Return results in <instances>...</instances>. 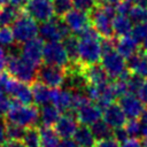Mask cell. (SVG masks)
I'll return each mask as SVG.
<instances>
[{
  "label": "cell",
  "instance_id": "1",
  "mask_svg": "<svg viewBox=\"0 0 147 147\" xmlns=\"http://www.w3.org/2000/svg\"><path fill=\"white\" fill-rule=\"evenodd\" d=\"M99 32L93 28H86L78 34V62L84 67L98 63L102 56Z\"/></svg>",
  "mask_w": 147,
  "mask_h": 147
},
{
  "label": "cell",
  "instance_id": "2",
  "mask_svg": "<svg viewBox=\"0 0 147 147\" xmlns=\"http://www.w3.org/2000/svg\"><path fill=\"white\" fill-rule=\"evenodd\" d=\"M116 6L113 5H96L90 11V20L92 26L103 38H113V21L116 16Z\"/></svg>",
  "mask_w": 147,
  "mask_h": 147
},
{
  "label": "cell",
  "instance_id": "3",
  "mask_svg": "<svg viewBox=\"0 0 147 147\" xmlns=\"http://www.w3.org/2000/svg\"><path fill=\"white\" fill-rule=\"evenodd\" d=\"M5 121L9 124L20 125L22 127L37 126L39 121V109L33 105H23L16 101H11V106L5 116Z\"/></svg>",
  "mask_w": 147,
  "mask_h": 147
},
{
  "label": "cell",
  "instance_id": "4",
  "mask_svg": "<svg viewBox=\"0 0 147 147\" xmlns=\"http://www.w3.org/2000/svg\"><path fill=\"white\" fill-rule=\"evenodd\" d=\"M6 69L8 75L18 82L31 85L37 80V67L23 59L21 54H9Z\"/></svg>",
  "mask_w": 147,
  "mask_h": 147
},
{
  "label": "cell",
  "instance_id": "5",
  "mask_svg": "<svg viewBox=\"0 0 147 147\" xmlns=\"http://www.w3.org/2000/svg\"><path fill=\"white\" fill-rule=\"evenodd\" d=\"M11 25L15 40L20 44H24L39 34V26L37 22L26 13L22 11V14Z\"/></svg>",
  "mask_w": 147,
  "mask_h": 147
},
{
  "label": "cell",
  "instance_id": "6",
  "mask_svg": "<svg viewBox=\"0 0 147 147\" xmlns=\"http://www.w3.org/2000/svg\"><path fill=\"white\" fill-rule=\"evenodd\" d=\"M72 34L69 28L65 25L63 20H49L41 23L39 26V37L47 42L52 41H62L67 37Z\"/></svg>",
  "mask_w": 147,
  "mask_h": 147
},
{
  "label": "cell",
  "instance_id": "7",
  "mask_svg": "<svg viewBox=\"0 0 147 147\" xmlns=\"http://www.w3.org/2000/svg\"><path fill=\"white\" fill-rule=\"evenodd\" d=\"M65 76H67V68L45 63L40 65L38 69L37 80L51 88H57L63 86Z\"/></svg>",
  "mask_w": 147,
  "mask_h": 147
},
{
  "label": "cell",
  "instance_id": "8",
  "mask_svg": "<svg viewBox=\"0 0 147 147\" xmlns=\"http://www.w3.org/2000/svg\"><path fill=\"white\" fill-rule=\"evenodd\" d=\"M42 61L46 64L67 68L70 64L69 55L62 41H52L44 45Z\"/></svg>",
  "mask_w": 147,
  "mask_h": 147
},
{
  "label": "cell",
  "instance_id": "9",
  "mask_svg": "<svg viewBox=\"0 0 147 147\" xmlns=\"http://www.w3.org/2000/svg\"><path fill=\"white\" fill-rule=\"evenodd\" d=\"M101 65L111 79H117L123 72L127 70L126 59H124L116 49H110L102 53Z\"/></svg>",
  "mask_w": 147,
  "mask_h": 147
},
{
  "label": "cell",
  "instance_id": "10",
  "mask_svg": "<svg viewBox=\"0 0 147 147\" xmlns=\"http://www.w3.org/2000/svg\"><path fill=\"white\" fill-rule=\"evenodd\" d=\"M5 92L9 94L14 101L23 103V105H32L33 102V94L31 85L18 82L13 77L9 78L7 85L5 87Z\"/></svg>",
  "mask_w": 147,
  "mask_h": 147
},
{
  "label": "cell",
  "instance_id": "11",
  "mask_svg": "<svg viewBox=\"0 0 147 147\" xmlns=\"http://www.w3.org/2000/svg\"><path fill=\"white\" fill-rule=\"evenodd\" d=\"M25 13L36 22L44 23L54 17V10L51 1L46 0H30L24 8Z\"/></svg>",
  "mask_w": 147,
  "mask_h": 147
},
{
  "label": "cell",
  "instance_id": "12",
  "mask_svg": "<svg viewBox=\"0 0 147 147\" xmlns=\"http://www.w3.org/2000/svg\"><path fill=\"white\" fill-rule=\"evenodd\" d=\"M44 40L39 38H33L21 46L20 54L23 59L36 67H40L42 61V52H44Z\"/></svg>",
  "mask_w": 147,
  "mask_h": 147
},
{
  "label": "cell",
  "instance_id": "13",
  "mask_svg": "<svg viewBox=\"0 0 147 147\" xmlns=\"http://www.w3.org/2000/svg\"><path fill=\"white\" fill-rule=\"evenodd\" d=\"M63 22L69 28L72 34H80L86 28L90 26V14L80 9H71L63 17Z\"/></svg>",
  "mask_w": 147,
  "mask_h": 147
},
{
  "label": "cell",
  "instance_id": "14",
  "mask_svg": "<svg viewBox=\"0 0 147 147\" xmlns=\"http://www.w3.org/2000/svg\"><path fill=\"white\" fill-rule=\"evenodd\" d=\"M119 107L124 111L126 118L133 119L140 117V115L144 113L145 107L144 102L133 93H126L119 98L118 102Z\"/></svg>",
  "mask_w": 147,
  "mask_h": 147
},
{
  "label": "cell",
  "instance_id": "15",
  "mask_svg": "<svg viewBox=\"0 0 147 147\" xmlns=\"http://www.w3.org/2000/svg\"><path fill=\"white\" fill-rule=\"evenodd\" d=\"M76 116L82 125L91 126L102 117V108L95 102H88L76 111Z\"/></svg>",
  "mask_w": 147,
  "mask_h": 147
},
{
  "label": "cell",
  "instance_id": "16",
  "mask_svg": "<svg viewBox=\"0 0 147 147\" xmlns=\"http://www.w3.org/2000/svg\"><path fill=\"white\" fill-rule=\"evenodd\" d=\"M77 129H78V119L77 116L71 111L61 115L55 124V131L62 139L74 137Z\"/></svg>",
  "mask_w": 147,
  "mask_h": 147
},
{
  "label": "cell",
  "instance_id": "17",
  "mask_svg": "<svg viewBox=\"0 0 147 147\" xmlns=\"http://www.w3.org/2000/svg\"><path fill=\"white\" fill-rule=\"evenodd\" d=\"M102 118L113 130L123 127L127 119L119 105L116 103H111L102 109Z\"/></svg>",
  "mask_w": 147,
  "mask_h": 147
},
{
  "label": "cell",
  "instance_id": "18",
  "mask_svg": "<svg viewBox=\"0 0 147 147\" xmlns=\"http://www.w3.org/2000/svg\"><path fill=\"white\" fill-rule=\"evenodd\" d=\"M60 111H72V91L67 88H52V101Z\"/></svg>",
  "mask_w": 147,
  "mask_h": 147
},
{
  "label": "cell",
  "instance_id": "19",
  "mask_svg": "<svg viewBox=\"0 0 147 147\" xmlns=\"http://www.w3.org/2000/svg\"><path fill=\"white\" fill-rule=\"evenodd\" d=\"M138 44L139 42L131 34H127V36L118 37V39L115 41V48L124 59L127 60L129 57H131L132 55L139 52Z\"/></svg>",
  "mask_w": 147,
  "mask_h": 147
},
{
  "label": "cell",
  "instance_id": "20",
  "mask_svg": "<svg viewBox=\"0 0 147 147\" xmlns=\"http://www.w3.org/2000/svg\"><path fill=\"white\" fill-rule=\"evenodd\" d=\"M127 69L132 74H137L144 78H147V53L142 49L126 60Z\"/></svg>",
  "mask_w": 147,
  "mask_h": 147
},
{
  "label": "cell",
  "instance_id": "21",
  "mask_svg": "<svg viewBox=\"0 0 147 147\" xmlns=\"http://www.w3.org/2000/svg\"><path fill=\"white\" fill-rule=\"evenodd\" d=\"M84 75L87 79V83L91 85H101L108 82V75L105 71L103 67L99 63L90 64L84 67Z\"/></svg>",
  "mask_w": 147,
  "mask_h": 147
},
{
  "label": "cell",
  "instance_id": "22",
  "mask_svg": "<svg viewBox=\"0 0 147 147\" xmlns=\"http://www.w3.org/2000/svg\"><path fill=\"white\" fill-rule=\"evenodd\" d=\"M32 94H33V102L37 106H45L52 101V88L46 86L45 84L36 80L31 84Z\"/></svg>",
  "mask_w": 147,
  "mask_h": 147
},
{
  "label": "cell",
  "instance_id": "23",
  "mask_svg": "<svg viewBox=\"0 0 147 147\" xmlns=\"http://www.w3.org/2000/svg\"><path fill=\"white\" fill-rule=\"evenodd\" d=\"M60 110L54 105H45L41 106L39 110V121L42 126L52 127L56 124V122L60 118Z\"/></svg>",
  "mask_w": 147,
  "mask_h": 147
},
{
  "label": "cell",
  "instance_id": "24",
  "mask_svg": "<svg viewBox=\"0 0 147 147\" xmlns=\"http://www.w3.org/2000/svg\"><path fill=\"white\" fill-rule=\"evenodd\" d=\"M74 140L78 145V147H95L96 140L92 133L91 127L86 125L78 126L74 134Z\"/></svg>",
  "mask_w": 147,
  "mask_h": 147
},
{
  "label": "cell",
  "instance_id": "25",
  "mask_svg": "<svg viewBox=\"0 0 147 147\" xmlns=\"http://www.w3.org/2000/svg\"><path fill=\"white\" fill-rule=\"evenodd\" d=\"M132 22L127 15H116L113 21V30L114 34L117 37H123L131 34L132 31Z\"/></svg>",
  "mask_w": 147,
  "mask_h": 147
},
{
  "label": "cell",
  "instance_id": "26",
  "mask_svg": "<svg viewBox=\"0 0 147 147\" xmlns=\"http://www.w3.org/2000/svg\"><path fill=\"white\" fill-rule=\"evenodd\" d=\"M22 14V9L8 3L0 8V26H9Z\"/></svg>",
  "mask_w": 147,
  "mask_h": 147
},
{
  "label": "cell",
  "instance_id": "27",
  "mask_svg": "<svg viewBox=\"0 0 147 147\" xmlns=\"http://www.w3.org/2000/svg\"><path fill=\"white\" fill-rule=\"evenodd\" d=\"M41 147H57L60 144V136L56 133L55 129L48 126H41L40 129Z\"/></svg>",
  "mask_w": 147,
  "mask_h": 147
},
{
  "label": "cell",
  "instance_id": "28",
  "mask_svg": "<svg viewBox=\"0 0 147 147\" xmlns=\"http://www.w3.org/2000/svg\"><path fill=\"white\" fill-rule=\"evenodd\" d=\"M91 130H92V133H93V136H94L96 141L113 138L114 130L105 121H101V119L98 121L96 123L91 125Z\"/></svg>",
  "mask_w": 147,
  "mask_h": 147
},
{
  "label": "cell",
  "instance_id": "29",
  "mask_svg": "<svg viewBox=\"0 0 147 147\" xmlns=\"http://www.w3.org/2000/svg\"><path fill=\"white\" fill-rule=\"evenodd\" d=\"M22 141L25 147H41V138H40L39 127L38 126L26 127Z\"/></svg>",
  "mask_w": 147,
  "mask_h": 147
},
{
  "label": "cell",
  "instance_id": "30",
  "mask_svg": "<svg viewBox=\"0 0 147 147\" xmlns=\"http://www.w3.org/2000/svg\"><path fill=\"white\" fill-rule=\"evenodd\" d=\"M62 42L69 55L70 62H78V38L75 34H70L63 39Z\"/></svg>",
  "mask_w": 147,
  "mask_h": 147
},
{
  "label": "cell",
  "instance_id": "31",
  "mask_svg": "<svg viewBox=\"0 0 147 147\" xmlns=\"http://www.w3.org/2000/svg\"><path fill=\"white\" fill-rule=\"evenodd\" d=\"M52 6L54 10V16L61 18L72 9L74 3L72 0H53Z\"/></svg>",
  "mask_w": 147,
  "mask_h": 147
},
{
  "label": "cell",
  "instance_id": "32",
  "mask_svg": "<svg viewBox=\"0 0 147 147\" xmlns=\"http://www.w3.org/2000/svg\"><path fill=\"white\" fill-rule=\"evenodd\" d=\"M127 16L130 17L131 22L134 24L147 22V8L141 6H134L131 8Z\"/></svg>",
  "mask_w": 147,
  "mask_h": 147
},
{
  "label": "cell",
  "instance_id": "33",
  "mask_svg": "<svg viewBox=\"0 0 147 147\" xmlns=\"http://www.w3.org/2000/svg\"><path fill=\"white\" fill-rule=\"evenodd\" d=\"M15 37L11 28L9 26H0V46L10 47L15 44Z\"/></svg>",
  "mask_w": 147,
  "mask_h": 147
},
{
  "label": "cell",
  "instance_id": "34",
  "mask_svg": "<svg viewBox=\"0 0 147 147\" xmlns=\"http://www.w3.org/2000/svg\"><path fill=\"white\" fill-rule=\"evenodd\" d=\"M25 133V127H22L20 125L15 124H6V136L7 139H13V140H22Z\"/></svg>",
  "mask_w": 147,
  "mask_h": 147
},
{
  "label": "cell",
  "instance_id": "35",
  "mask_svg": "<svg viewBox=\"0 0 147 147\" xmlns=\"http://www.w3.org/2000/svg\"><path fill=\"white\" fill-rule=\"evenodd\" d=\"M124 127H125V130H126V133H127L129 138H138V137L141 136V132H140V124H139V121H138L137 118L126 121Z\"/></svg>",
  "mask_w": 147,
  "mask_h": 147
},
{
  "label": "cell",
  "instance_id": "36",
  "mask_svg": "<svg viewBox=\"0 0 147 147\" xmlns=\"http://www.w3.org/2000/svg\"><path fill=\"white\" fill-rule=\"evenodd\" d=\"M131 36H132L138 42H142V41L147 38V22L136 24V25L132 28Z\"/></svg>",
  "mask_w": 147,
  "mask_h": 147
},
{
  "label": "cell",
  "instance_id": "37",
  "mask_svg": "<svg viewBox=\"0 0 147 147\" xmlns=\"http://www.w3.org/2000/svg\"><path fill=\"white\" fill-rule=\"evenodd\" d=\"M72 3L77 9L84 11H91L99 3V0H72Z\"/></svg>",
  "mask_w": 147,
  "mask_h": 147
},
{
  "label": "cell",
  "instance_id": "38",
  "mask_svg": "<svg viewBox=\"0 0 147 147\" xmlns=\"http://www.w3.org/2000/svg\"><path fill=\"white\" fill-rule=\"evenodd\" d=\"M11 101L13 100H10L6 95V92L0 88V118L6 116L7 111L9 110V108L11 106Z\"/></svg>",
  "mask_w": 147,
  "mask_h": 147
},
{
  "label": "cell",
  "instance_id": "39",
  "mask_svg": "<svg viewBox=\"0 0 147 147\" xmlns=\"http://www.w3.org/2000/svg\"><path fill=\"white\" fill-rule=\"evenodd\" d=\"M133 7L132 2L130 0H122L116 5V11L119 15H129L131 8Z\"/></svg>",
  "mask_w": 147,
  "mask_h": 147
},
{
  "label": "cell",
  "instance_id": "40",
  "mask_svg": "<svg viewBox=\"0 0 147 147\" xmlns=\"http://www.w3.org/2000/svg\"><path fill=\"white\" fill-rule=\"evenodd\" d=\"M113 138L116 139L118 142H122V144H123L125 140H127V139H129V136H127V133H126L125 127L123 126V127L115 129V130H114V133H113Z\"/></svg>",
  "mask_w": 147,
  "mask_h": 147
},
{
  "label": "cell",
  "instance_id": "41",
  "mask_svg": "<svg viewBox=\"0 0 147 147\" xmlns=\"http://www.w3.org/2000/svg\"><path fill=\"white\" fill-rule=\"evenodd\" d=\"M95 147H121L119 142L114 139V138H109V139H105V140H100L96 141Z\"/></svg>",
  "mask_w": 147,
  "mask_h": 147
},
{
  "label": "cell",
  "instance_id": "42",
  "mask_svg": "<svg viewBox=\"0 0 147 147\" xmlns=\"http://www.w3.org/2000/svg\"><path fill=\"white\" fill-rule=\"evenodd\" d=\"M139 124H140V132L141 136H147V109L144 110V113L139 117Z\"/></svg>",
  "mask_w": 147,
  "mask_h": 147
},
{
  "label": "cell",
  "instance_id": "43",
  "mask_svg": "<svg viewBox=\"0 0 147 147\" xmlns=\"http://www.w3.org/2000/svg\"><path fill=\"white\" fill-rule=\"evenodd\" d=\"M136 95L142 101V102H147V78L144 79L141 86L139 87L138 92L136 93Z\"/></svg>",
  "mask_w": 147,
  "mask_h": 147
},
{
  "label": "cell",
  "instance_id": "44",
  "mask_svg": "<svg viewBox=\"0 0 147 147\" xmlns=\"http://www.w3.org/2000/svg\"><path fill=\"white\" fill-rule=\"evenodd\" d=\"M8 53H7V51L2 47V46H0V71H3V69L6 68V65H7V61H8Z\"/></svg>",
  "mask_w": 147,
  "mask_h": 147
},
{
  "label": "cell",
  "instance_id": "45",
  "mask_svg": "<svg viewBox=\"0 0 147 147\" xmlns=\"http://www.w3.org/2000/svg\"><path fill=\"white\" fill-rule=\"evenodd\" d=\"M121 147H144V145L138 138H129L122 144Z\"/></svg>",
  "mask_w": 147,
  "mask_h": 147
},
{
  "label": "cell",
  "instance_id": "46",
  "mask_svg": "<svg viewBox=\"0 0 147 147\" xmlns=\"http://www.w3.org/2000/svg\"><path fill=\"white\" fill-rule=\"evenodd\" d=\"M2 147H25V146H24L23 141H21V140H13V139H7V140L3 142Z\"/></svg>",
  "mask_w": 147,
  "mask_h": 147
},
{
  "label": "cell",
  "instance_id": "47",
  "mask_svg": "<svg viewBox=\"0 0 147 147\" xmlns=\"http://www.w3.org/2000/svg\"><path fill=\"white\" fill-rule=\"evenodd\" d=\"M10 76L8 75V72H5V71H0V88L2 91H5V87L7 85V82L9 80Z\"/></svg>",
  "mask_w": 147,
  "mask_h": 147
},
{
  "label": "cell",
  "instance_id": "48",
  "mask_svg": "<svg viewBox=\"0 0 147 147\" xmlns=\"http://www.w3.org/2000/svg\"><path fill=\"white\" fill-rule=\"evenodd\" d=\"M57 147H78V145L75 142L74 139L67 138V139H62Z\"/></svg>",
  "mask_w": 147,
  "mask_h": 147
},
{
  "label": "cell",
  "instance_id": "49",
  "mask_svg": "<svg viewBox=\"0 0 147 147\" xmlns=\"http://www.w3.org/2000/svg\"><path fill=\"white\" fill-rule=\"evenodd\" d=\"M6 124L2 121V118H0V145L6 141Z\"/></svg>",
  "mask_w": 147,
  "mask_h": 147
},
{
  "label": "cell",
  "instance_id": "50",
  "mask_svg": "<svg viewBox=\"0 0 147 147\" xmlns=\"http://www.w3.org/2000/svg\"><path fill=\"white\" fill-rule=\"evenodd\" d=\"M29 1L30 0H10L9 3H11L13 6H15V7L20 8V9H24Z\"/></svg>",
  "mask_w": 147,
  "mask_h": 147
},
{
  "label": "cell",
  "instance_id": "51",
  "mask_svg": "<svg viewBox=\"0 0 147 147\" xmlns=\"http://www.w3.org/2000/svg\"><path fill=\"white\" fill-rule=\"evenodd\" d=\"M122 0H99L98 5H113V6H116Z\"/></svg>",
  "mask_w": 147,
  "mask_h": 147
},
{
  "label": "cell",
  "instance_id": "52",
  "mask_svg": "<svg viewBox=\"0 0 147 147\" xmlns=\"http://www.w3.org/2000/svg\"><path fill=\"white\" fill-rule=\"evenodd\" d=\"M132 2V5L136 6H141V7H146L147 8V0H130Z\"/></svg>",
  "mask_w": 147,
  "mask_h": 147
},
{
  "label": "cell",
  "instance_id": "53",
  "mask_svg": "<svg viewBox=\"0 0 147 147\" xmlns=\"http://www.w3.org/2000/svg\"><path fill=\"white\" fill-rule=\"evenodd\" d=\"M142 44V46H141V49L145 52V53H147V38L141 42Z\"/></svg>",
  "mask_w": 147,
  "mask_h": 147
},
{
  "label": "cell",
  "instance_id": "54",
  "mask_svg": "<svg viewBox=\"0 0 147 147\" xmlns=\"http://www.w3.org/2000/svg\"><path fill=\"white\" fill-rule=\"evenodd\" d=\"M9 1H10V0H0V8L3 7V6H6V5H8Z\"/></svg>",
  "mask_w": 147,
  "mask_h": 147
},
{
  "label": "cell",
  "instance_id": "55",
  "mask_svg": "<svg viewBox=\"0 0 147 147\" xmlns=\"http://www.w3.org/2000/svg\"><path fill=\"white\" fill-rule=\"evenodd\" d=\"M142 145H144V147H147V136H145V137H144V141H142Z\"/></svg>",
  "mask_w": 147,
  "mask_h": 147
},
{
  "label": "cell",
  "instance_id": "56",
  "mask_svg": "<svg viewBox=\"0 0 147 147\" xmlns=\"http://www.w3.org/2000/svg\"><path fill=\"white\" fill-rule=\"evenodd\" d=\"M46 1H51V0H46Z\"/></svg>",
  "mask_w": 147,
  "mask_h": 147
},
{
  "label": "cell",
  "instance_id": "57",
  "mask_svg": "<svg viewBox=\"0 0 147 147\" xmlns=\"http://www.w3.org/2000/svg\"><path fill=\"white\" fill-rule=\"evenodd\" d=\"M0 147H2V146H0Z\"/></svg>",
  "mask_w": 147,
  "mask_h": 147
}]
</instances>
